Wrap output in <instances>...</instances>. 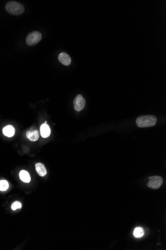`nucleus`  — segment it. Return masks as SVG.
Here are the masks:
<instances>
[{
	"label": "nucleus",
	"instance_id": "7ed1b4c3",
	"mask_svg": "<svg viewBox=\"0 0 166 250\" xmlns=\"http://www.w3.org/2000/svg\"><path fill=\"white\" fill-rule=\"evenodd\" d=\"M42 39V35L38 31H33L28 34L26 38V43L29 46H34L39 43Z\"/></svg>",
	"mask_w": 166,
	"mask_h": 250
},
{
	"label": "nucleus",
	"instance_id": "1a4fd4ad",
	"mask_svg": "<svg viewBox=\"0 0 166 250\" xmlns=\"http://www.w3.org/2000/svg\"><path fill=\"white\" fill-rule=\"evenodd\" d=\"M35 170L37 173L41 177H44L47 174V170L45 166L42 163H38L35 164Z\"/></svg>",
	"mask_w": 166,
	"mask_h": 250
},
{
	"label": "nucleus",
	"instance_id": "0eeeda50",
	"mask_svg": "<svg viewBox=\"0 0 166 250\" xmlns=\"http://www.w3.org/2000/svg\"><path fill=\"white\" fill-rule=\"evenodd\" d=\"M58 60L61 63L65 66H68L71 63V58L68 54L66 52H62L59 54Z\"/></svg>",
	"mask_w": 166,
	"mask_h": 250
},
{
	"label": "nucleus",
	"instance_id": "f03ea898",
	"mask_svg": "<svg viewBox=\"0 0 166 250\" xmlns=\"http://www.w3.org/2000/svg\"><path fill=\"white\" fill-rule=\"evenodd\" d=\"M5 9L8 12L12 15H20L23 14L24 11V7L20 3L15 1H10L8 2Z\"/></svg>",
	"mask_w": 166,
	"mask_h": 250
},
{
	"label": "nucleus",
	"instance_id": "2eb2a0df",
	"mask_svg": "<svg viewBox=\"0 0 166 250\" xmlns=\"http://www.w3.org/2000/svg\"><path fill=\"white\" fill-rule=\"evenodd\" d=\"M44 123H45V124H47V122H46V121H45V122H44Z\"/></svg>",
	"mask_w": 166,
	"mask_h": 250
},
{
	"label": "nucleus",
	"instance_id": "39448f33",
	"mask_svg": "<svg viewBox=\"0 0 166 250\" xmlns=\"http://www.w3.org/2000/svg\"><path fill=\"white\" fill-rule=\"evenodd\" d=\"M86 105L85 98L81 95H78L73 101L74 108L75 111H82Z\"/></svg>",
	"mask_w": 166,
	"mask_h": 250
},
{
	"label": "nucleus",
	"instance_id": "f257e3e1",
	"mask_svg": "<svg viewBox=\"0 0 166 250\" xmlns=\"http://www.w3.org/2000/svg\"><path fill=\"white\" fill-rule=\"evenodd\" d=\"M157 122V118L153 115L139 116L137 118L136 123L140 128H150L155 126Z\"/></svg>",
	"mask_w": 166,
	"mask_h": 250
},
{
	"label": "nucleus",
	"instance_id": "4468645a",
	"mask_svg": "<svg viewBox=\"0 0 166 250\" xmlns=\"http://www.w3.org/2000/svg\"><path fill=\"white\" fill-rule=\"evenodd\" d=\"M22 205L21 202L18 201L14 202L12 205H11V208L13 211L17 210L18 209H21L22 208Z\"/></svg>",
	"mask_w": 166,
	"mask_h": 250
},
{
	"label": "nucleus",
	"instance_id": "6e6552de",
	"mask_svg": "<svg viewBox=\"0 0 166 250\" xmlns=\"http://www.w3.org/2000/svg\"><path fill=\"white\" fill-rule=\"evenodd\" d=\"M40 133L41 136L43 138L49 137L51 134V129L48 124L43 123L40 128Z\"/></svg>",
	"mask_w": 166,
	"mask_h": 250
},
{
	"label": "nucleus",
	"instance_id": "ddd939ff",
	"mask_svg": "<svg viewBox=\"0 0 166 250\" xmlns=\"http://www.w3.org/2000/svg\"><path fill=\"white\" fill-rule=\"evenodd\" d=\"M9 184L6 180H2L0 181V191H5L9 188Z\"/></svg>",
	"mask_w": 166,
	"mask_h": 250
},
{
	"label": "nucleus",
	"instance_id": "9b49d317",
	"mask_svg": "<svg viewBox=\"0 0 166 250\" xmlns=\"http://www.w3.org/2000/svg\"><path fill=\"white\" fill-rule=\"evenodd\" d=\"M19 176H20V179L25 183H28L30 182V180H31L30 174L26 170H22L19 174Z\"/></svg>",
	"mask_w": 166,
	"mask_h": 250
},
{
	"label": "nucleus",
	"instance_id": "423d86ee",
	"mask_svg": "<svg viewBox=\"0 0 166 250\" xmlns=\"http://www.w3.org/2000/svg\"><path fill=\"white\" fill-rule=\"evenodd\" d=\"M27 137L31 141H38L39 138V133L37 129H32L27 131Z\"/></svg>",
	"mask_w": 166,
	"mask_h": 250
},
{
	"label": "nucleus",
	"instance_id": "f8f14e48",
	"mask_svg": "<svg viewBox=\"0 0 166 250\" xmlns=\"http://www.w3.org/2000/svg\"><path fill=\"white\" fill-rule=\"evenodd\" d=\"M144 235V231L141 227H137L135 229L133 232V235L136 238H141Z\"/></svg>",
	"mask_w": 166,
	"mask_h": 250
},
{
	"label": "nucleus",
	"instance_id": "20e7f679",
	"mask_svg": "<svg viewBox=\"0 0 166 250\" xmlns=\"http://www.w3.org/2000/svg\"><path fill=\"white\" fill-rule=\"evenodd\" d=\"M149 181L148 183V186L153 189H157L160 188L163 183V179L160 176H154L149 177Z\"/></svg>",
	"mask_w": 166,
	"mask_h": 250
},
{
	"label": "nucleus",
	"instance_id": "9d476101",
	"mask_svg": "<svg viewBox=\"0 0 166 250\" xmlns=\"http://www.w3.org/2000/svg\"><path fill=\"white\" fill-rule=\"evenodd\" d=\"M3 133L6 136L8 137H12L15 135V129L12 125H7L3 129Z\"/></svg>",
	"mask_w": 166,
	"mask_h": 250
}]
</instances>
